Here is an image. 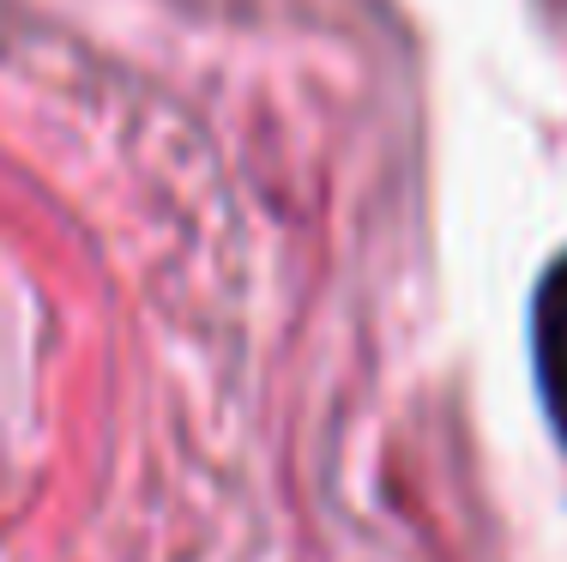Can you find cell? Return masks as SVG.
Returning a JSON list of instances; mask_svg holds the SVG:
<instances>
[{"instance_id":"1","label":"cell","mask_w":567,"mask_h":562,"mask_svg":"<svg viewBox=\"0 0 567 562\" xmlns=\"http://www.w3.org/2000/svg\"><path fill=\"white\" fill-rule=\"evenodd\" d=\"M532 351H537V387H544L549 423L567 441V254L537 285V315H532Z\"/></svg>"}]
</instances>
